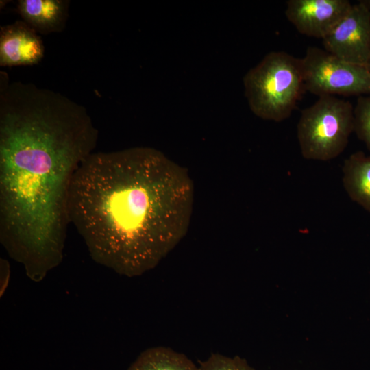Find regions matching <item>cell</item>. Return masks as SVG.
Wrapping results in <instances>:
<instances>
[{
	"label": "cell",
	"instance_id": "6da1fadb",
	"mask_svg": "<svg viewBox=\"0 0 370 370\" xmlns=\"http://www.w3.org/2000/svg\"><path fill=\"white\" fill-rule=\"evenodd\" d=\"M98 135L60 92L18 82L0 93V242L34 282L62 261L71 182Z\"/></svg>",
	"mask_w": 370,
	"mask_h": 370
},
{
	"label": "cell",
	"instance_id": "7a4b0ae2",
	"mask_svg": "<svg viewBox=\"0 0 370 370\" xmlns=\"http://www.w3.org/2000/svg\"><path fill=\"white\" fill-rule=\"evenodd\" d=\"M187 171L149 147L93 152L70 187V223L97 264L134 278L155 268L188 229Z\"/></svg>",
	"mask_w": 370,
	"mask_h": 370
},
{
	"label": "cell",
	"instance_id": "3957f363",
	"mask_svg": "<svg viewBox=\"0 0 370 370\" xmlns=\"http://www.w3.org/2000/svg\"><path fill=\"white\" fill-rule=\"evenodd\" d=\"M245 95L251 112L267 121L288 119L305 90L301 58L271 51L243 78Z\"/></svg>",
	"mask_w": 370,
	"mask_h": 370
},
{
	"label": "cell",
	"instance_id": "277c9868",
	"mask_svg": "<svg viewBox=\"0 0 370 370\" xmlns=\"http://www.w3.org/2000/svg\"><path fill=\"white\" fill-rule=\"evenodd\" d=\"M354 132V106L334 95H323L304 108L297 123L302 156L327 161L340 155Z\"/></svg>",
	"mask_w": 370,
	"mask_h": 370
},
{
	"label": "cell",
	"instance_id": "5b68a950",
	"mask_svg": "<svg viewBox=\"0 0 370 370\" xmlns=\"http://www.w3.org/2000/svg\"><path fill=\"white\" fill-rule=\"evenodd\" d=\"M305 90L323 95L370 94V71L344 61L317 47H308L301 58Z\"/></svg>",
	"mask_w": 370,
	"mask_h": 370
},
{
	"label": "cell",
	"instance_id": "8992f818",
	"mask_svg": "<svg viewBox=\"0 0 370 370\" xmlns=\"http://www.w3.org/2000/svg\"><path fill=\"white\" fill-rule=\"evenodd\" d=\"M324 49L336 57L365 66L370 56V11L359 1L323 38Z\"/></svg>",
	"mask_w": 370,
	"mask_h": 370
},
{
	"label": "cell",
	"instance_id": "52a82bcc",
	"mask_svg": "<svg viewBox=\"0 0 370 370\" xmlns=\"http://www.w3.org/2000/svg\"><path fill=\"white\" fill-rule=\"evenodd\" d=\"M352 5L347 0H288L285 14L300 34L323 39Z\"/></svg>",
	"mask_w": 370,
	"mask_h": 370
},
{
	"label": "cell",
	"instance_id": "ba28073f",
	"mask_svg": "<svg viewBox=\"0 0 370 370\" xmlns=\"http://www.w3.org/2000/svg\"><path fill=\"white\" fill-rule=\"evenodd\" d=\"M45 47L38 33L22 20L1 27L0 65L31 66L39 63Z\"/></svg>",
	"mask_w": 370,
	"mask_h": 370
},
{
	"label": "cell",
	"instance_id": "9c48e42d",
	"mask_svg": "<svg viewBox=\"0 0 370 370\" xmlns=\"http://www.w3.org/2000/svg\"><path fill=\"white\" fill-rule=\"evenodd\" d=\"M69 6L66 0H20L16 8L22 21L38 34H49L63 30Z\"/></svg>",
	"mask_w": 370,
	"mask_h": 370
},
{
	"label": "cell",
	"instance_id": "30bf717a",
	"mask_svg": "<svg viewBox=\"0 0 370 370\" xmlns=\"http://www.w3.org/2000/svg\"><path fill=\"white\" fill-rule=\"evenodd\" d=\"M343 182L349 197L370 212V156L359 151L347 158Z\"/></svg>",
	"mask_w": 370,
	"mask_h": 370
},
{
	"label": "cell",
	"instance_id": "8fae6325",
	"mask_svg": "<svg viewBox=\"0 0 370 370\" xmlns=\"http://www.w3.org/2000/svg\"><path fill=\"white\" fill-rule=\"evenodd\" d=\"M127 370H200L186 355L162 346L142 352Z\"/></svg>",
	"mask_w": 370,
	"mask_h": 370
},
{
	"label": "cell",
	"instance_id": "7c38bea8",
	"mask_svg": "<svg viewBox=\"0 0 370 370\" xmlns=\"http://www.w3.org/2000/svg\"><path fill=\"white\" fill-rule=\"evenodd\" d=\"M354 132L370 151V94L359 96L354 107Z\"/></svg>",
	"mask_w": 370,
	"mask_h": 370
},
{
	"label": "cell",
	"instance_id": "4fadbf2b",
	"mask_svg": "<svg viewBox=\"0 0 370 370\" xmlns=\"http://www.w3.org/2000/svg\"><path fill=\"white\" fill-rule=\"evenodd\" d=\"M200 370H255L245 360L238 356L229 357L220 354H212L208 358L199 362Z\"/></svg>",
	"mask_w": 370,
	"mask_h": 370
},
{
	"label": "cell",
	"instance_id": "5bb4252c",
	"mask_svg": "<svg viewBox=\"0 0 370 370\" xmlns=\"http://www.w3.org/2000/svg\"><path fill=\"white\" fill-rule=\"evenodd\" d=\"M10 276V267L9 262L1 258L0 259V296L4 294L8 287Z\"/></svg>",
	"mask_w": 370,
	"mask_h": 370
},
{
	"label": "cell",
	"instance_id": "9a60e30c",
	"mask_svg": "<svg viewBox=\"0 0 370 370\" xmlns=\"http://www.w3.org/2000/svg\"><path fill=\"white\" fill-rule=\"evenodd\" d=\"M360 1L367 7L370 11V0H360Z\"/></svg>",
	"mask_w": 370,
	"mask_h": 370
},
{
	"label": "cell",
	"instance_id": "2e32d148",
	"mask_svg": "<svg viewBox=\"0 0 370 370\" xmlns=\"http://www.w3.org/2000/svg\"><path fill=\"white\" fill-rule=\"evenodd\" d=\"M366 67L370 71V56H369L368 62H367V63L366 64Z\"/></svg>",
	"mask_w": 370,
	"mask_h": 370
}]
</instances>
